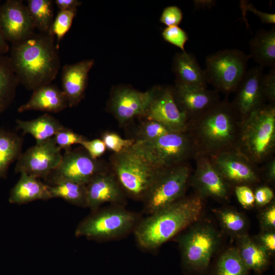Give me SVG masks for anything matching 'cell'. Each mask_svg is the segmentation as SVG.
<instances>
[{
    "label": "cell",
    "instance_id": "obj_35",
    "mask_svg": "<svg viewBox=\"0 0 275 275\" xmlns=\"http://www.w3.org/2000/svg\"><path fill=\"white\" fill-rule=\"evenodd\" d=\"M146 120L140 126L137 133L138 137L135 141H150L172 132L158 122Z\"/></svg>",
    "mask_w": 275,
    "mask_h": 275
},
{
    "label": "cell",
    "instance_id": "obj_49",
    "mask_svg": "<svg viewBox=\"0 0 275 275\" xmlns=\"http://www.w3.org/2000/svg\"><path fill=\"white\" fill-rule=\"evenodd\" d=\"M9 49L7 41L5 40L0 28V55H4Z\"/></svg>",
    "mask_w": 275,
    "mask_h": 275
},
{
    "label": "cell",
    "instance_id": "obj_40",
    "mask_svg": "<svg viewBox=\"0 0 275 275\" xmlns=\"http://www.w3.org/2000/svg\"><path fill=\"white\" fill-rule=\"evenodd\" d=\"M183 19L181 9L176 6L166 7L163 10L160 21L167 26H178Z\"/></svg>",
    "mask_w": 275,
    "mask_h": 275
},
{
    "label": "cell",
    "instance_id": "obj_44",
    "mask_svg": "<svg viewBox=\"0 0 275 275\" xmlns=\"http://www.w3.org/2000/svg\"><path fill=\"white\" fill-rule=\"evenodd\" d=\"M80 145L92 158L95 159L102 156L106 150L103 141L99 139L92 140L86 139Z\"/></svg>",
    "mask_w": 275,
    "mask_h": 275
},
{
    "label": "cell",
    "instance_id": "obj_1",
    "mask_svg": "<svg viewBox=\"0 0 275 275\" xmlns=\"http://www.w3.org/2000/svg\"><path fill=\"white\" fill-rule=\"evenodd\" d=\"M54 39L49 32L34 33L12 45L10 64L19 82L27 89L34 91L56 78L60 61Z\"/></svg>",
    "mask_w": 275,
    "mask_h": 275
},
{
    "label": "cell",
    "instance_id": "obj_34",
    "mask_svg": "<svg viewBox=\"0 0 275 275\" xmlns=\"http://www.w3.org/2000/svg\"><path fill=\"white\" fill-rule=\"evenodd\" d=\"M77 9L59 11L53 19L49 33L59 42L70 29Z\"/></svg>",
    "mask_w": 275,
    "mask_h": 275
},
{
    "label": "cell",
    "instance_id": "obj_18",
    "mask_svg": "<svg viewBox=\"0 0 275 275\" xmlns=\"http://www.w3.org/2000/svg\"><path fill=\"white\" fill-rule=\"evenodd\" d=\"M263 69L257 66L246 71L235 91L236 94L232 103L242 121L266 104L262 87Z\"/></svg>",
    "mask_w": 275,
    "mask_h": 275
},
{
    "label": "cell",
    "instance_id": "obj_48",
    "mask_svg": "<svg viewBox=\"0 0 275 275\" xmlns=\"http://www.w3.org/2000/svg\"><path fill=\"white\" fill-rule=\"evenodd\" d=\"M54 3L59 11H64L77 9L81 2L77 0H56Z\"/></svg>",
    "mask_w": 275,
    "mask_h": 275
},
{
    "label": "cell",
    "instance_id": "obj_2",
    "mask_svg": "<svg viewBox=\"0 0 275 275\" xmlns=\"http://www.w3.org/2000/svg\"><path fill=\"white\" fill-rule=\"evenodd\" d=\"M242 121L226 98L188 120L186 131L193 138L199 154L210 157L237 150Z\"/></svg>",
    "mask_w": 275,
    "mask_h": 275
},
{
    "label": "cell",
    "instance_id": "obj_6",
    "mask_svg": "<svg viewBox=\"0 0 275 275\" xmlns=\"http://www.w3.org/2000/svg\"><path fill=\"white\" fill-rule=\"evenodd\" d=\"M177 238L184 269L190 274H202L208 269L218 249L221 235L210 224L195 222Z\"/></svg>",
    "mask_w": 275,
    "mask_h": 275
},
{
    "label": "cell",
    "instance_id": "obj_46",
    "mask_svg": "<svg viewBox=\"0 0 275 275\" xmlns=\"http://www.w3.org/2000/svg\"><path fill=\"white\" fill-rule=\"evenodd\" d=\"M254 193L255 204L262 207L270 203L274 197L272 189L267 186H261L257 188Z\"/></svg>",
    "mask_w": 275,
    "mask_h": 275
},
{
    "label": "cell",
    "instance_id": "obj_13",
    "mask_svg": "<svg viewBox=\"0 0 275 275\" xmlns=\"http://www.w3.org/2000/svg\"><path fill=\"white\" fill-rule=\"evenodd\" d=\"M61 150L54 137L36 144L22 153L17 159L15 172L45 180L60 164L63 156Z\"/></svg>",
    "mask_w": 275,
    "mask_h": 275
},
{
    "label": "cell",
    "instance_id": "obj_22",
    "mask_svg": "<svg viewBox=\"0 0 275 275\" xmlns=\"http://www.w3.org/2000/svg\"><path fill=\"white\" fill-rule=\"evenodd\" d=\"M67 106V101L63 91L50 84L34 90L30 100L21 105L18 111L22 113L35 110L57 113Z\"/></svg>",
    "mask_w": 275,
    "mask_h": 275
},
{
    "label": "cell",
    "instance_id": "obj_39",
    "mask_svg": "<svg viewBox=\"0 0 275 275\" xmlns=\"http://www.w3.org/2000/svg\"><path fill=\"white\" fill-rule=\"evenodd\" d=\"M262 87L266 101L269 104H275V66L271 67L270 71L263 75Z\"/></svg>",
    "mask_w": 275,
    "mask_h": 275
},
{
    "label": "cell",
    "instance_id": "obj_9",
    "mask_svg": "<svg viewBox=\"0 0 275 275\" xmlns=\"http://www.w3.org/2000/svg\"><path fill=\"white\" fill-rule=\"evenodd\" d=\"M250 59L249 54L236 49L219 50L206 58L204 71L207 83L217 92H235L243 78Z\"/></svg>",
    "mask_w": 275,
    "mask_h": 275
},
{
    "label": "cell",
    "instance_id": "obj_36",
    "mask_svg": "<svg viewBox=\"0 0 275 275\" xmlns=\"http://www.w3.org/2000/svg\"><path fill=\"white\" fill-rule=\"evenodd\" d=\"M57 145L65 152L71 150V146L80 143L87 139L85 137L77 134L71 129L64 127L53 136Z\"/></svg>",
    "mask_w": 275,
    "mask_h": 275
},
{
    "label": "cell",
    "instance_id": "obj_27",
    "mask_svg": "<svg viewBox=\"0 0 275 275\" xmlns=\"http://www.w3.org/2000/svg\"><path fill=\"white\" fill-rule=\"evenodd\" d=\"M17 128L22 133L32 135L36 141V144H42L53 137L65 126L59 120L48 113L28 121L19 119L16 121Z\"/></svg>",
    "mask_w": 275,
    "mask_h": 275
},
{
    "label": "cell",
    "instance_id": "obj_26",
    "mask_svg": "<svg viewBox=\"0 0 275 275\" xmlns=\"http://www.w3.org/2000/svg\"><path fill=\"white\" fill-rule=\"evenodd\" d=\"M250 58L262 67L275 66V27L259 30L249 42Z\"/></svg>",
    "mask_w": 275,
    "mask_h": 275
},
{
    "label": "cell",
    "instance_id": "obj_17",
    "mask_svg": "<svg viewBox=\"0 0 275 275\" xmlns=\"http://www.w3.org/2000/svg\"><path fill=\"white\" fill-rule=\"evenodd\" d=\"M0 28L12 44L31 36L35 29L27 6L19 0H7L0 5Z\"/></svg>",
    "mask_w": 275,
    "mask_h": 275
},
{
    "label": "cell",
    "instance_id": "obj_29",
    "mask_svg": "<svg viewBox=\"0 0 275 275\" xmlns=\"http://www.w3.org/2000/svg\"><path fill=\"white\" fill-rule=\"evenodd\" d=\"M48 191L51 199L61 198L71 204L87 208V185L70 180H60L48 185Z\"/></svg>",
    "mask_w": 275,
    "mask_h": 275
},
{
    "label": "cell",
    "instance_id": "obj_14",
    "mask_svg": "<svg viewBox=\"0 0 275 275\" xmlns=\"http://www.w3.org/2000/svg\"><path fill=\"white\" fill-rule=\"evenodd\" d=\"M143 117L160 123L172 132L186 130L187 119L175 101L172 87H154L153 97Z\"/></svg>",
    "mask_w": 275,
    "mask_h": 275
},
{
    "label": "cell",
    "instance_id": "obj_19",
    "mask_svg": "<svg viewBox=\"0 0 275 275\" xmlns=\"http://www.w3.org/2000/svg\"><path fill=\"white\" fill-rule=\"evenodd\" d=\"M173 97L179 109L186 116L187 121L205 112L220 100L218 92L175 84Z\"/></svg>",
    "mask_w": 275,
    "mask_h": 275
},
{
    "label": "cell",
    "instance_id": "obj_5",
    "mask_svg": "<svg viewBox=\"0 0 275 275\" xmlns=\"http://www.w3.org/2000/svg\"><path fill=\"white\" fill-rule=\"evenodd\" d=\"M112 163L115 177L122 189L136 199H144L163 169L150 162L134 144L115 153Z\"/></svg>",
    "mask_w": 275,
    "mask_h": 275
},
{
    "label": "cell",
    "instance_id": "obj_42",
    "mask_svg": "<svg viewBox=\"0 0 275 275\" xmlns=\"http://www.w3.org/2000/svg\"><path fill=\"white\" fill-rule=\"evenodd\" d=\"M236 198L244 208H250L255 204L254 193L250 186L239 185L234 187Z\"/></svg>",
    "mask_w": 275,
    "mask_h": 275
},
{
    "label": "cell",
    "instance_id": "obj_24",
    "mask_svg": "<svg viewBox=\"0 0 275 275\" xmlns=\"http://www.w3.org/2000/svg\"><path fill=\"white\" fill-rule=\"evenodd\" d=\"M20 174L19 180L11 189L9 198L10 203L21 205L36 200L51 199L48 184L35 177L24 173Z\"/></svg>",
    "mask_w": 275,
    "mask_h": 275
},
{
    "label": "cell",
    "instance_id": "obj_41",
    "mask_svg": "<svg viewBox=\"0 0 275 275\" xmlns=\"http://www.w3.org/2000/svg\"><path fill=\"white\" fill-rule=\"evenodd\" d=\"M259 221L262 231H274L275 204L272 201L262 210L259 215Z\"/></svg>",
    "mask_w": 275,
    "mask_h": 275
},
{
    "label": "cell",
    "instance_id": "obj_31",
    "mask_svg": "<svg viewBox=\"0 0 275 275\" xmlns=\"http://www.w3.org/2000/svg\"><path fill=\"white\" fill-rule=\"evenodd\" d=\"M219 224L227 234L235 238L245 234L248 229L247 219L243 214L231 207L213 210Z\"/></svg>",
    "mask_w": 275,
    "mask_h": 275
},
{
    "label": "cell",
    "instance_id": "obj_47",
    "mask_svg": "<svg viewBox=\"0 0 275 275\" xmlns=\"http://www.w3.org/2000/svg\"><path fill=\"white\" fill-rule=\"evenodd\" d=\"M263 175L268 182L273 183L275 180V159L273 157L266 162L263 169Z\"/></svg>",
    "mask_w": 275,
    "mask_h": 275
},
{
    "label": "cell",
    "instance_id": "obj_43",
    "mask_svg": "<svg viewBox=\"0 0 275 275\" xmlns=\"http://www.w3.org/2000/svg\"><path fill=\"white\" fill-rule=\"evenodd\" d=\"M240 8L242 13L243 19L245 18V15L247 12L254 13L261 20L262 23L266 24L275 23V14L267 13L259 11L256 9L255 6L248 1H241L240 2Z\"/></svg>",
    "mask_w": 275,
    "mask_h": 275
},
{
    "label": "cell",
    "instance_id": "obj_33",
    "mask_svg": "<svg viewBox=\"0 0 275 275\" xmlns=\"http://www.w3.org/2000/svg\"><path fill=\"white\" fill-rule=\"evenodd\" d=\"M249 270L236 248H229L221 254L215 263L212 275H248Z\"/></svg>",
    "mask_w": 275,
    "mask_h": 275
},
{
    "label": "cell",
    "instance_id": "obj_21",
    "mask_svg": "<svg viewBox=\"0 0 275 275\" xmlns=\"http://www.w3.org/2000/svg\"><path fill=\"white\" fill-rule=\"evenodd\" d=\"M87 208L94 211L104 203H120L124 200L122 188L115 175L106 172L95 176L87 184Z\"/></svg>",
    "mask_w": 275,
    "mask_h": 275
},
{
    "label": "cell",
    "instance_id": "obj_25",
    "mask_svg": "<svg viewBox=\"0 0 275 275\" xmlns=\"http://www.w3.org/2000/svg\"><path fill=\"white\" fill-rule=\"evenodd\" d=\"M236 249L249 270L261 274L269 266L270 255L248 234L236 238Z\"/></svg>",
    "mask_w": 275,
    "mask_h": 275
},
{
    "label": "cell",
    "instance_id": "obj_3",
    "mask_svg": "<svg viewBox=\"0 0 275 275\" xmlns=\"http://www.w3.org/2000/svg\"><path fill=\"white\" fill-rule=\"evenodd\" d=\"M204 206L203 200L195 195L183 197L142 220L134 228L139 245L154 250L197 222Z\"/></svg>",
    "mask_w": 275,
    "mask_h": 275
},
{
    "label": "cell",
    "instance_id": "obj_8",
    "mask_svg": "<svg viewBox=\"0 0 275 275\" xmlns=\"http://www.w3.org/2000/svg\"><path fill=\"white\" fill-rule=\"evenodd\" d=\"M137 221L134 213L121 207L98 209L80 222L75 234L95 240L113 239L134 229Z\"/></svg>",
    "mask_w": 275,
    "mask_h": 275
},
{
    "label": "cell",
    "instance_id": "obj_32",
    "mask_svg": "<svg viewBox=\"0 0 275 275\" xmlns=\"http://www.w3.org/2000/svg\"><path fill=\"white\" fill-rule=\"evenodd\" d=\"M27 7L35 28L40 33H48L53 21V2L28 0Z\"/></svg>",
    "mask_w": 275,
    "mask_h": 275
},
{
    "label": "cell",
    "instance_id": "obj_20",
    "mask_svg": "<svg viewBox=\"0 0 275 275\" xmlns=\"http://www.w3.org/2000/svg\"><path fill=\"white\" fill-rule=\"evenodd\" d=\"M94 65V60L87 59L64 66L62 73V91L69 107L77 105L84 98L89 73Z\"/></svg>",
    "mask_w": 275,
    "mask_h": 275
},
{
    "label": "cell",
    "instance_id": "obj_28",
    "mask_svg": "<svg viewBox=\"0 0 275 275\" xmlns=\"http://www.w3.org/2000/svg\"><path fill=\"white\" fill-rule=\"evenodd\" d=\"M23 139L16 133L0 128V179H6L10 166L21 154Z\"/></svg>",
    "mask_w": 275,
    "mask_h": 275
},
{
    "label": "cell",
    "instance_id": "obj_15",
    "mask_svg": "<svg viewBox=\"0 0 275 275\" xmlns=\"http://www.w3.org/2000/svg\"><path fill=\"white\" fill-rule=\"evenodd\" d=\"M154 87L141 92L127 86L114 87L108 108L121 124L136 117H143L153 97Z\"/></svg>",
    "mask_w": 275,
    "mask_h": 275
},
{
    "label": "cell",
    "instance_id": "obj_38",
    "mask_svg": "<svg viewBox=\"0 0 275 275\" xmlns=\"http://www.w3.org/2000/svg\"><path fill=\"white\" fill-rule=\"evenodd\" d=\"M108 149L115 153L122 152L131 147L135 142L134 139H125L113 132H104L101 139Z\"/></svg>",
    "mask_w": 275,
    "mask_h": 275
},
{
    "label": "cell",
    "instance_id": "obj_23",
    "mask_svg": "<svg viewBox=\"0 0 275 275\" xmlns=\"http://www.w3.org/2000/svg\"><path fill=\"white\" fill-rule=\"evenodd\" d=\"M172 71L176 76V84L202 88L207 87L204 71L191 53L181 51L176 53L173 60Z\"/></svg>",
    "mask_w": 275,
    "mask_h": 275
},
{
    "label": "cell",
    "instance_id": "obj_12",
    "mask_svg": "<svg viewBox=\"0 0 275 275\" xmlns=\"http://www.w3.org/2000/svg\"><path fill=\"white\" fill-rule=\"evenodd\" d=\"M209 158L213 167L230 186H250L260 181L257 165L237 150L219 153Z\"/></svg>",
    "mask_w": 275,
    "mask_h": 275
},
{
    "label": "cell",
    "instance_id": "obj_30",
    "mask_svg": "<svg viewBox=\"0 0 275 275\" xmlns=\"http://www.w3.org/2000/svg\"><path fill=\"white\" fill-rule=\"evenodd\" d=\"M19 82L9 57L0 55V114L11 104Z\"/></svg>",
    "mask_w": 275,
    "mask_h": 275
},
{
    "label": "cell",
    "instance_id": "obj_7",
    "mask_svg": "<svg viewBox=\"0 0 275 275\" xmlns=\"http://www.w3.org/2000/svg\"><path fill=\"white\" fill-rule=\"evenodd\" d=\"M134 145L160 169L186 162L199 154L196 143L186 131L170 132L150 141H135Z\"/></svg>",
    "mask_w": 275,
    "mask_h": 275
},
{
    "label": "cell",
    "instance_id": "obj_45",
    "mask_svg": "<svg viewBox=\"0 0 275 275\" xmlns=\"http://www.w3.org/2000/svg\"><path fill=\"white\" fill-rule=\"evenodd\" d=\"M253 239L270 254L274 252V231H262Z\"/></svg>",
    "mask_w": 275,
    "mask_h": 275
},
{
    "label": "cell",
    "instance_id": "obj_4",
    "mask_svg": "<svg viewBox=\"0 0 275 275\" xmlns=\"http://www.w3.org/2000/svg\"><path fill=\"white\" fill-rule=\"evenodd\" d=\"M237 150L256 165L273 157L275 105L265 104L242 121Z\"/></svg>",
    "mask_w": 275,
    "mask_h": 275
},
{
    "label": "cell",
    "instance_id": "obj_11",
    "mask_svg": "<svg viewBox=\"0 0 275 275\" xmlns=\"http://www.w3.org/2000/svg\"><path fill=\"white\" fill-rule=\"evenodd\" d=\"M104 172L105 168L101 161L92 158L86 150L77 149L65 152L60 164L45 180L50 184L67 180L87 185L95 176Z\"/></svg>",
    "mask_w": 275,
    "mask_h": 275
},
{
    "label": "cell",
    "instance_id": "obj_16",
    "mask_svg": "<svg viewBox=\"0 0 275 275\" xmlns=\"http://www.w3.org/2000/svg\"><path fill=\"white\" fill-rule=\"evenodd\" d=\"M196 169L189 183L196 195L203 200L210 197L220 201L228 200L231 186L211 163L208 156L198 154L195 158Z\"/></svg>",
    "mask_w": 275,
    "mask_h": 275
},
{
    "label": "cell",
    "instance_id": "obj_37",
    "mask_svg": "<svg viewBox=\"0 0 275 275\" xmlns=\"http://www.w3.org/2000/svg\"><path fill=\"white\" fill-rule=\"evenodd\" d=\"M162 37L168 43L185 52L184 45L188 40L187 33L178 26H167L162 32Z\"/></svg>",
    "mask_w": 275,
    "mask_h": 275
},
{
    "label": "cell",
    "instance_id": "obj_10",
    "mask_svg": "<svg viewBox=\"0 0 275 275\" xmlns=\"http://www.w3.org/2000/svg\"><path fill=\"white\" fill-rule=\"evenodd\" d=\"M190 176L187 162L163 169L143 199L145 212L151 214L184 197Z\"/></svg>",
    "mask_w": 275,
    "mask_h": 275
}]
</instances>
